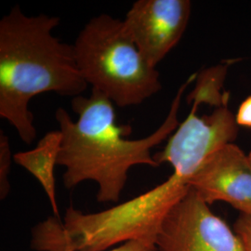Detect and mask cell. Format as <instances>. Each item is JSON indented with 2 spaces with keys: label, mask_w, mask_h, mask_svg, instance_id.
Returning <instances> with one entry per match:
<instances>
[{
  "label": "cell",
  "mask_w": 251,
  "mask_h": 251,
  "mask_svg": "<svg viewBox=\"0 0 251 251\" xmlns=\"http://www.w3.org/2000/svg\"><path fill=\"white\" fill-rule=\"evenodd\" d=\"M197 76L192 75L180 86L161 126L139 140L126 139L124 136L130 134L131 126L117 125L115 104L97 90L92 89L90 97L73 98L71 107L78 116L77 121H74L65 109L58 108L55 118L63 134L58 165L65 168V188H75L91 180L98 185V202L116 203L131 168L138 165L159 167L153 159L152 148L178 127L182 95Z\"/></svg>",
  "instance_id": "6da1fadb"
},
{
  "label": "cell",
  "mask_w": 251,
  "mask_h": 251,
  "mask_svg": "<svg viewBox=\"0 0 251 251\" xmlns=\"http://www.w3.org/2000/svg\"><path fill=\"white\" fill-rule=\"evenodd\" d=\"M59 24L55 16H27L19 5L0 20V117L26 144L37 134L31 100L47 92L75 98L89 86L74 46L52 35Z\"/></svg>",
  "instance_id": "7a4b0ae2"
},
{
  "label": "cell",
  "mask_w": 251,
  "mask_h": 251,
  "mask_svg": "<svg viewBox=\"0 0 251 251\" xmlns=\"http://www.w3.org/2000/svg\"><path fill=\"white\" fill-rule=\"evenodd\" d=\"M190 189L175 173L159 185L105 210L85 213L68 206L63 219L49 217L33 227L35 251H106L130 241L156 243L171 209Z\"/></svg>",
  "instance_id": "3957f363"
},
{
  "label": "cell",
  "mask_w": 251,
  "mask_h": 251,
  "mask_svg": "<svg viewBox=\"0 0 251 251\" xmlns=\"http://www.w3.org/2000/svg\"><path fill=\"white\" fill-rule=\"evenodd\" d=\"M73 46L84 79L117 107L141 104L161 90L159 73L144 60L122 20L90 19Z\"/></svg>",
  "instance_id": "277c9868"
},
{
  "label": "cell",
  "mask_w": 251,
  "mask_h": 251,
  "mask_svg": "<svg viewBox=\"0 0 251 251\" xmlns=\"http://www.w3.org/2000/svg\"><path fill=\"white\" fill-rule=\"evenodd\" d=\"M199 105L192 103L188 117L178 126L165 148L153 154L159 166L170 164L173 173L187 182L210 155L232 144L237 135L238 125L228 101L216 107L211 115L203 117L197 115Z\"/></svg>",
  "instance_id": "5b68a950"
},
{
  "label": "cell",
  "mask_w": 251,
  "mask_h": 251,
  "mask_svg": "<svg viewBox=\"0 0 251 251\" xmlns=\"http://www.w3.org/2000/svg\"><path fill=\"white\" fill-rule=\"evenodd\" d=\"M157 251H244L229 225L192 188L171 210L156 239Z\"/></svg>",
  "instance_id": "8992f818"
},
{
  "label": "cell",
  "mask_w": 251,
  "mask_h": 251,
  "mask_svg": "<svg viewBox=\"0 0 251 251\" xmlns=\"http://www.w3.org/2000/svg\"><path fill=\"white\" fill-rule=\"evenodd\" d=\"M189 0H138L123 20L144 60L152 67L179 43L188 25Z\"/></svg>",
  "instance_id": "52a82bcc"
},
{
  "label": "cell",
  "mask_w": 251,
  "mask_h": 251,
  "mask_svg": "<svg viewBox=\"0 0 251 251\" xmlns=\"http://www.w3.org/2000/svg\"><path fill=\"white\" fill-rule=\"evenodd\" d=\"M190 188L209 206L225 202L243 214H251V164L233 144L210 155L188 180Z\"/></svg>",
  "instance_id": "ba28073f"
},
{
  "label": "cell",
  "mask_w": 251,
  "mask_h": 251,
  "mask_svg": "<svg viewBox=\"0 0 251 251\" xmlns=\"http://www.w3.org/2000/svg\"><path fill=\"white\" fill-rule=\"evenodd\" d=\"M62 141L61 130H51L40 139L34 149L13 154L14 162L32 174L40 183L51 206L53 216L58 219H61V216L56 198L54 170L58 165Z\"/></svg>",
  "instance_id": "9c48e42d"
},
{
  "label": "cell",
  "mask_w": 251,
  "mask_h": 251,
  "mask_svg": "<svg viewBox=\"0 0 251 251\" xmlns=\"http://www.w3.org/2000/svg\"><path fill=\"white\" fill-rule=\"evenodd\" d=\"M226 75V66L218 65L206 69L197 76V86L187 97L188 102L207 103L219 107L229 100V94L221 93Z\"/></svg>",
  "instance_id": "30bf717a"
},
{
  "label": "cell",
  "mask_w": 251,
  "mask_h": 251,
  "mask_svg": "<svg viewBox=\"0 0 251 251\" xmlns=\"http://www.w3.org/2000/svg\"><path fill=\"white\" fill-rule=\"evenodd\" d=\"M13 154L9 144V137L0 131V199L4 200L9 196L10 183L9 176L11 171Z\"/></svg>",
  "instance_id": "8fae6325"
},
{
  "label": "cell",
  "mask_w": 251,
  "mask_h": 251,
  "mask_svg": "<svg viewBox=\"0 0 251 251\" xmlns=\"http://www.w3.org/2000/svg\"><path fill=\"white\" fill-rule=\"evenodd\" d=\"M233 229L241 242L244 251H251V214L240 213Z\"/></svg>",
  "instance_id": "7c38bea8"
},
{
  "label": "cell",
  "mask_w": 251,
  "mask_h": 251,
  "mask_svg": "<svg viewBox=\"0 0 251 251\" xmlns=\"http://www.w3.org/2000/svg\"><path fill=\"white\" fill-rule=\"evenodd\" d=\"M106 251H157L156 243L149 241H130Z\"/></svg>",
  "instance_id": "4fadbf2b"
},
{
  "label": "cell",
  "mask_w": 251,
  "mask_h": 251,
  "mask_svg": "<svg viewBox=\"0 0 251 251\" xmlns=\"http://www.w3.org/2000/svg\"><path fill=\"white\" fill-rule=\"evenodd\" d=\"M235 121L238 126L251 127V95L240 104L235 116Z\"/></svg>",
  "instance_id": "5bb4252c"
},
{
  "label": "cell",
  "mask_w": 251,
  "mask_h": 251,
  "mask_svg": "<svg viewBox=\"0 0 251 251\" xmlns=\"http://www.w3.org/2000/svg\"><path fill=\"white\" fill-rule=\"evenodd\" d=\"M248 155H249V159H250V162H251V152H250Z\"/></svg>",
  "instance_id": "9a60e30c"
}]
</instances>
